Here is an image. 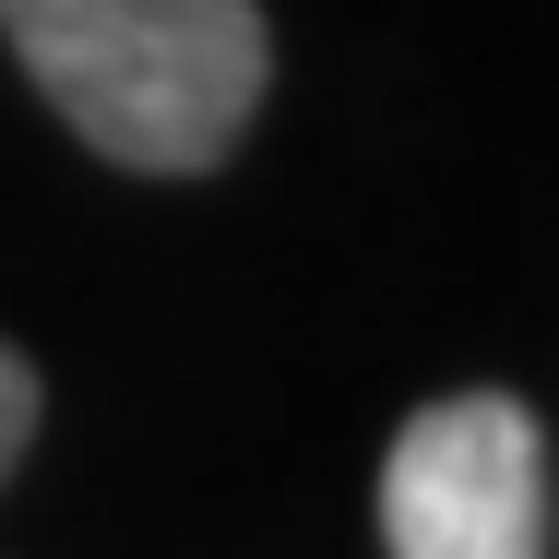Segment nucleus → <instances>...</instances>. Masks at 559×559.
Instances as JSON below:
<instances>
[{"label":"nucleus","mask_w":559,"mask_h":559,"mask_svg":"<svg viewBox=\"0 0 559 559\" xmlns=\"http://www.w3.org/2000/svg\"><path fill=\"white\" fill-rule=\"evenodd\" d=\"M559 464L524 393H441L381 452V559H548Z\"/></svg>","instance_id":"obj_2"},{"label":"nucleus","mask_w":559,"mask_h":559,"mask_svg":"<svg viewBox=\"0 0 559 559\" xmlns=\"http://www.w3.org/2000/svg\"><path fill=\"white\" fill-rule=\"evenodd\" d=\"M548 559H559V512H548Z\"/></svg>","instance_id":"obj_4"},{"label":"nucleus","mask_w":559,"mask_h":559,"mask_svg":"<svg viewBox=\"0 0 559 559\" xmlns=\"http://www.w3.org/2000/svg\"><path fill=\"white\" fill-rule=\"evenodd\" d=\"M0 36L24 84L143 179L226 167L274 84L262 0H0Z\"/></svg>","instance_id":"obj_1"},{"label":"nucleus","mask_w":559,"mask_h":559,"mask_svg":"<svg viewBox=\"0 0 559 559\" xmlns=\"http://www.w3.org/2000/svg\"><path fill=\"white\" fill-rule=\"evenodd\" d=\"M24 441H36V369L0 345V476L24 464Z\"/></svg>","instance_id":"obj_3"}]
</instances>
